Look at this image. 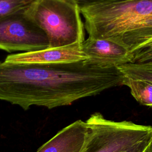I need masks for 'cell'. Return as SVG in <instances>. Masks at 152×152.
<instances>
[{
	"label": "cell",
	"mask_w": 152,
	"mask_h": 152,
	"mask_svg": "<svg viewBox=\"0 0 152 152\" xmlns=\"http://www.w3.org/2000/svg\"><path fill=\"white\" fill-rule=\"evenodd\" d=\"M117 66L91 59L60 62L0 61V100L20 106L49 109L71 105L122 85Z\"/></svg>",
	"instance_id": "cell-1"
},
{
	"label": "cell",
	"mask_w": 152,
	"mask_h": 152,
	"mask_svg": "<svg viewBox=\"0 0 152 152\" xmlns=\"http://www.w3.org/2000/svg\"><path fill=\"white\" fill-rule=\"evenodd\" d=\"M80 12L88 37L114 41L131 53L152 39V0H115Z\"/></svg>",
	"instance_id": "cell-2"
},
{
	"label": "cell",
	"mask_w": 152,
	"mask_h": 152,
	"mask_svg": "<svg viewBox=\"0 0 152 152\" xmlns=\"http://www.w3.org/2000/svg\"><path fill=\"white\" fill-rule=\"evenodd\" d=\"M25 14L45 31L49 48L84 40L80 8L73 0H35L26 8Z\"/></svg>",
	"instance_id": "cell-3"
},
{
	"label": "cell",
	"mask_w": 152,
	"mask_h": 152,
	"mask_svg": "<svg viewBox=\"0 0 152 152\" xmlns=\"http://www.w3.org/2000/svg\"><path fill=\"white\" fill-rule=\"evenodd\" d=\"M87 132L80 152H123L150 136L151 126L115 121L95 112L86 121Z\"/></svg>",
	"instance_id": "cell-4"
},
{
	"label": "cell",
	"mask_w": 152,
	"mask_h": 152,
	"mask_svg": "<svg viewBox=\"0 0 152 152\" xmlns=\"http://www.w3.org/2000/svg\"><path fill=\"white\" fill-rule=\"evenodd\" d=\"M25 9L18 10L0 18L1 49L8 52H30L49 48L46 33L26 16Z\"/></svg>",
	"instance_id": "cell-5"
},
{
	"label": "cell",
	"mask_w": 152,
	"mask_h": 152,
	"mask_svg": "<svg viewBox=\"0 0 152 152\" xmlns=\"http://www.w3.org/2000/svg\"><path fill=\"white\" fill-rule=\"evenodd\" d=\"M88 59L83 52L81 43L72 45L45 50L24 52L7 56L4 61L10 63L68 62Z\"/></svg>",
	"instance_id": "cell-6"
},
{
	"label": "cell",
	"mask_w": 152,
	"mask_h": 152,
	"mask_svg": "<svg viewBox=\"0 0 152 152\" xmlns=\"http://www.w3.org/2000/svg\"><path fill=\"white\" fill-rule=\"evenodd\" d=\"M81 48L87 58L109 65L118 66L132 61L131 52L110 40L88 37L81 43Z\"/></svg>",
	"instance_id": "cell-7"
},
{
	"label": "cell",
	"mask_w": 152,
	"mask_h": 152,
	"mask_svg": "<svg viewBox=\"0 0 152 152\" xmlns=\"http://www.w3.org/2000/svg\"><path fill=\"white\" fill-rule=\"evenodd\" d=\"M86 132V121L77 120L58 132L36 152H80Z\"/></svg>",
	"instance_id": "cell-8"
},
{
	"label": "cell",
	"mask_w": 152,
	"mask_h": 152,
	"mask_svg": "<svg viewBox=\"0 0 152 152\" xmlns=\"http://www.w3.org/2000/svg\"><path fill=\"white\" fill-rule=\"evenodd\" d=\"M122 85L129 88L131 95L140 104L152 107V82L124 75Z\"/></svg>",
	"instance_id": "cell-9"
},
{
	"label": "cell",
	"mask_w": 152,
	"mask_h": 152,
	"mask_svg": "<svg viewBox=\"0 0 152 152\" xmlns=\"http://www.w3.org/2000/svg\"><path fill=\"white\" fill-rule=\"evenodd\" d=\"M126 77L152 82V62L145 64L127 63L117 66Z\"/></svg>",
	"instance_id": "cell-10"
},
{
	"label": "cell",
	"mask_w": 152,
	"mask_h": 152,
	"mask_svg": "<svg viewBox=\"0 0 152 152\" xmlns=\"http://www.w3.org/2000/svg\"><path fill=\"white\" fill-rule=\"evenodd\" d=\"M35 0H0V18L18 10L26 8Z\"/></svg>",
	"instance_id": "cell-11"
},
{
	"label": "cell",
	"mask_w": 152,
	"mask_h": 152,
	"mask_svg": "<svg viewBox=\"0 0 152 152\" xmlns=\"http://www.w3.org/2000/svg\"><path fill=\"white\" fill-rule=\"evenodd\" d=\"M150 137V136L140 141L132 147L123 152H145V150H146L149 142Z\"/></svg>",
	"instance_id": "cell-12"
},
{
	"label": "cell",
	"mask_w": 152,
	"mask_h": 152,
	"mask_svg": "<svg viewBox=\"0 0 152 152\" xmlns=\"http://www.w3.org/2000/svg\"><path fill=\"white\" fill-rule=\"evenodd\" d=\"M78 5L80 8L84 7H87L96 4H99L109 1H112L115 0H73Z\"/></svg>",
	"instance_id": "cell-13"
},
{
	"label": "cell",
	"mask_w": 152,
	"mask_h": 152,
	"mask_svg": "<svg viewBox=\"0 0 152 152\" xmlns=\"http://www.w3.org/2000/svg\"><path fill=\"white\" fill-rule=\"evenodd\" d=\"M145 152H152V126H151V131L149 142L147 147L146 150H145Z\"/></svg>",
	"instance_id": "cell-14"
},
{
	"label": "cell",
	"mask_w": 152,
	"mask_h": 152,
	"mask_svg": "<svg viewBox=\"0 0 152 152\" xmlns=\"http://www.w3.org/2000/svg\"><path fill=\"white\" fill-rule=\"evenodd\" d=\"M151 50H152V48H151Z\"/></svg>",
	"instance_id": "cell-15"
}]
</instances>
